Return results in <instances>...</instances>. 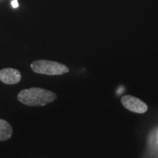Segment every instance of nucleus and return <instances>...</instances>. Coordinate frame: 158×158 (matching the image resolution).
Instances as JSON below:
<instances>
[{
  "mask_svg": "<svg viewBox=\"0 0 158 158\" xmlns=\"http://www.w3.org/2000/svg\"><path fill=\"white\" fill-rule=\"evenodd\" d=\"M56 98L54 92L37 87L23 89L18 94V100L29 106H45L54 102Z\"/></svg>",
  "mask_w": 158,
  "mask_h": 158,
  "instance_id": "nucleus-1",
  "label": "nucleus"
},
{
  "mask_svg": "<svg viewBox=\"0 0 158 158\" xmlns=\"http://www.w3.org/2000/svg\"><path fill=\"white\" fill-rule=\"evenodd\" d=\"M31 68L36 73L47 76H61L69 72L66 65L49 60L35 61L31 64Z\"/></svg>",
  "mask_w": 158,
  "mask_h": 158,
  "instance_id": "nucleus-2",
  "label": "nucleus"
},
{
  "mask_svg": "<svg viewBox=\"0 0 158 158\" xmlns=\"http://www.w3.org/2000/svg\"><path fill=\"white\" fill-rule=\"evenodd\" d=\"M121 102L124 108L134 113L143 114L148 110V106L145 102L132 95L122 97Z\"/></svg>",
  "mask_w": 158,
  "mask_h": 158,
  "instance_id": "nucleus-3",
  "label": "nucleus"
},
{
  "mask_svg": "<svg viewBox=\"0 0 158 158\" xmlns=\"http://www.w3.org/2000/svg\"><path fill=\"white\" fill-rule=\"evenodd\" d=\"M21 79L19 70L13 68H5L0 70V81L5 84H18Z\"/></svg>",
  "mask_w": 158,
  "mask_h": 158,
  "instance_id": "nucleus-4",
  "label": "nucleus"
},
{
  "mask_svg": "<svg viewBox=\"0 0 158 158\" xmlns=\"http://www.w3.org/2000/svg\"><path fill=\"white\" fill-rule=\"evenodd\" d=\"M13 135V128L8 122L0 118V141H6Z\"/></svg>",
  "mask_w": 158,
  "mask_h": 158,
  "instance_id": "nucleus-5",
  "label": "nucleus"
},
{
  "mask_svg": "<svg viewBox=\"0 0 158 158\" xmlns=\"http://www.w3.org/2000/svg\"><path fill=\"white\" fill-rule=\"evenodd\" d=\"M11 5L13 6V7L16 8V7H19V2H18V0H13V1L11 2Z\"/></svg>",
  "mask_w": 158,
  "mask_h": 158,
  "instance_id": "nucleus-6",
  "label": "nucleus"
},
{
  "mask_svg": "<svg viewBox=\"0 0 158 158\" xmlns=\"http://www.w3.org/2000/svg\"><path fill=\"white\" fill-rule=\"evenodd\" d=\"M156 136H157V143H158V131H157V135H156Z\"/></svg>",
  "mask_w": 158,
  "mask_h": 158,
  "instance_id": "nucleus-7",
  "label": "nucleus"
}]
</instances>
